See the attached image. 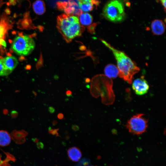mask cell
<instances>
[{"instance_id":"cell-2","label":"cell","mask_w":166,"mask_h":166,"mask_svg":"<svg viewBox=\"0 0 166 166\" xmlns=\"http://www.w3.org/2000/svg\"><path fill=\"white\" fill-rule=\"evenodd\" d=\"M57 27L66 41L68 42L80 36L83 30L78 17L64 14L57 18Z\"/></svg>"},{"instance_id":"cell-31","label":"cell","mask_w":166,"mask_h":166,"mask_svg":"<svg viewBox=\"0 0 166 166\" xmlns=\"http://www.w3.org/2000/svg\"></svg>"},{"instance_id":"cell-16","label":"cell","mask_w":166,"mask_h":166,"mask_svg":"<svg viewBox=\"0 0 166 166\" xmlns=\"http://www.w3.org/2000/svg\"><path fill=\"white\" fill-rule=\"evenodd\" d=\"M59 130V128L53 129L51 127H49V128L48 132L50 134H51L53 135H55L56 137L60 136L58 132Z\"/></svg>"},{"instance_id":"cell-10","label":"cell","mask_w":166,"mask_h":166,"mask_svg":"<svg viewBox=\"0 0 166 166\" xmlns=\"http://www.w3.org/2000/svg\"><path fill=\"white\" fill-rule=\"evenodd\" d=\"M67 154L69 159L75 162L78 161L82 156L81 150L76 147L69 148L67 150Z\"/></svg>"},{"instance_id":"cell-19","label":"cell","mask_w":166,"mask_h":166,"mask_svg":"<svg viewBox=\"0 0 166 166\" xmlns=\"http://www.w3.org/2000/svg\"><path fill=\"white\" fill-rule=\"evenodd\" d=\"M0 44L5 47L6 46V43L3 39H0Z\"/></svg>"},{"instance_id":"cell-15","label":"cell","mask_w":166,"mask_h":166,"mask_svg":"<svg viewBox=\"0 0 166 166\" xmlns=\"http://www.w3.org/2000/svg\"><path fill=\"white\" fill-rule=\"evenodd\" d=\"M12 72L6 68L3 63L2 59H0V76H7Z\"/></svg>"},{"instance_id":"cell-12","label":"cell","mask_w":166,"mask_h":166,"mask_svg":"<svg viewBox=\"0 0 166 166\" xmlns=\"http://www.w3.org/2000/svg\"><path fill=\"white\" fill-rule=\"evenodd\" d=\"M33 7L34 12L38 15H42L45 11L44 2L42 0H37L33 4Z\"/></svg>"},{"instance_id":"cell-29","label":"cell","mask_w":166,"mask_h":166,"mask_svg":"<svg viewBox=\"0 0 166 166\" xmlns=\"http://www.w3.org/2000/svg\"><path fill=\"white\" fill-rule=\"evenodd\" d=\"M4 114H7L8 113V111L6 109L4 110L3 111Z\"/></svg>"},{"instance_id":"cell-4","label":"cell","mask_w":166,"mask_h":166,"mask_svg":"<svg viewBox=\"0 0 166 166\" xmlns=\"http://www.w3.org/2000/svg\"><path fill=\"white\" fill-rule=\"evenodd\" d=\"M35 46L34 40L29 36L25 35L17 36L14 38L12 44L11 49L18 55L27 56L32 52Z\"/></svg>"},{"instance_id":"cell-14","label":"cell","mask_w":166,"mask_h":166,"mask_svg":"<svg viewBox=\"0 0 166 166\" xmlns=\"http://www.w3.org/2000/svg\"><path fill=\"white\" fill-rule=\"evenodd\" d=\"M79 18L81 24L85 26L89 25L92 23L93 20L92 16L87 13L81 14Z\"/></svg>"},{"instance_id":"cell-20","label":"cell","mask_w":166,"mask_h":166,"mask_svg":"<svg viewBox=\"0 0 166 166\" xmlns=\"http://www.w3.org/2000/svg\"><path fill=\"white\" fill-rule=\"evenodd\" d=\"M48 111L50 113H53L55 111V109L52 106H50L49 108Z\"/></svg>"},{"instance_id":"cell-13","label":"cell","mask_w":166,"mask_h":166,"mask_svg":"<svg viewBox=\"0 0 166 166\" xmlns=\"http://www.w3.org/2000/svg\"><path fill=\"white\" fill-rule=\"evenodd\" d=\"M10 135L6 131L0 130V146L4 147L8 145L10 143Z\"/></svg>"},{"instance_id":"cell-23","label":"cell","mask_w":166,"mask_h":166,"mask_svg":"<svg viewBox=\"0 0 166 166\" xmlns=\"http://www.w3.org/2000/svg\"><path fill=\"white\" fill-rule=\"evenodd\" d=\"M57 118L59 119H62L64 118L63 114L61 113H60L57 114Z\"/></svg>"},{"instance_id":"cell-5","label":"cell","mask_w":166,"mask_h":166,"mask_svg":"<svg viewBox=\"0 0 166 166\" xmlns=\"http://www.w3.org/2000/svg\"><path fill=\"white\" fill-rule=\"evenodd\" d=\"M144 115L142 113L136 114L128 121L126 126L130 133L140 135L145 132L148 126V121L144 117Z\"/></svg>"},{"instance_id":"cell-8","label":"cell","mask_w":166,"mask_h":166,"mask_svg":"<svg viewBox=\"0 0 166 166\" xmlns=\"http://www.w3.org/2000/svg\"><path fill=\"white\" fill-rule=\"evenodd\" d=\"M152 31L154 35H161L164 32L165 26L161 20L155 19L152 21L151 25Z\"/></svg>"},{"instance_id":"cell-17","label":"cell","mask_w":166,"mask_h":166,"mask_svg":"<svg viewBox=\"0 0 166 166\" xmlns=\"http://www.w3.org/2000/svg\"><path fill=\"white\" fill-rule=\"evenodd\" d=\"M6 31V30L4 26L0 24V39H3Z\"/></svg>"},{"instance_id":"cell-18","label":"cell","mask_w":166,"mask_h":166,"mask_svg":"<svg viewBox=\"0 0 166 166\" xmlns=\"http://www.w3.org/2000/svg\"><path fill=\"white\" fill-rule=\"evenodd\" d=\"M72 128L73 131H77L79 130V128L78 125L74 124L72 126Z\"/></svg>"},{"instance_id":"cell-22","label":"cell","mask_w":166,"mask_h":166,"mask_svg":"<svg viewBox=\"0 0 166 166\" xmlns=\"http://www.w3.org/2000/svg\"><path fill=\"white\" fill-rule=\"evenodd\" d=\"M18 113L15 111H12L11 113V115L13 117H16L18 115Z\"/></svg>"},{"instance_id":"cell-27","label":"cell","mask_w":166,"mask_h":166,"mask_svg":"<svg viewBox=\"0 0 166 166\" xmlns=\"http://www.w3.org/2000/svg\"><path fill=\"white\" fill-rule=\"evenodd\" d=\"M38 147L40 148H43V145L42 143H40L38 144Z\"/></svg>"},{"instance_id":"cell-11","label":"cell","mask_w":166,"mask_h":166,"mask_svg":"<svg viewBox=\"0 0 166 166\" xmlns=\"http://www.w3.org/2000/svg\"><path fill=\"white\" fill-rule=\"evenodd\" d=\"M105 75L110 78H115L118 75L119 71L117 67L113 64L106 65L104 69Z\"/></svg>"},{"instance_id":"cell-28","label":"cell","mask_w":166,"mask_h":166,"mask_svg":"<svg viewBox=\"0 0 166 166\" xmlns=\"http://www.w3.org/2000/svg\"><path fill=\"white\" fill-rule=\"evenodd\" d=\"M89 164V162H88L86 161L84 163L83 165H84L86 166L88 165Z\"/></svg>"},{"instance_id":"cell-25","label":"cell","mask_w":166,"mask_h":166,"mask_svg":"<svg viewBox=\"0 0 166 166\" xmlns=\"http://www.w3.org/2000/svg\"><path fill=\"white\" fill-rule=\"evenodd\" d=\"M85 83H90V80L89 78H86L85 79Z\"/></svg>"},{"instance_id":"cell-9","label":"cell","mask_w":166,"mask_h":166,"mask_svg":"<svg viewBox=\"0 0 166 166\" xmlns=\"http://www.w3.org/2000/svg\"><path fill=\"white\" fill-rule=\"evenodd\" d=\"M6 68L12 72L18 63L17 58L14 56H8L2 58Z\"/></svg>"},{"instance_id":"cell-24","label":"cell","mask_w":166,"mask_h":166,"mask_svg":"<svg viewBox=\"0 0 166 166\" xmlns=\"http://www.w3.org/2000/svg\"><path fill=\"white\" fill-rule=\"evenodd\" d=\"M66 95L68 96H70L72 94V92L70 90H68L66 92Z\"/></svg>"},{"instance_id":"cell-7","label":"cell","mask_w":166,"mask_h":166,"mask_svg":"<svg viewBox=\"0 0 166 166\" xmlns=\"http://www.w3.org/2000/svg\"><path fill=\"white\" fill-rule=\"evenodd\" d=\"M100 2L97 0H82L78 1V4L80 9L84 12L92 10L94 6H97Z\"/></svg>"},{"instance_id":"cell-3","label":"cell","mask_w":166,"mask_h":166,"mask_svg":"<svg viewBox=\"0 0 166 166\" xmlns=\"http://www.w3.org/2000/svg\"><path fill=\"white\" fill-rule=\"evenodd\" d=\"M103 15L106 19L112 22H122L125 17L123 2L121 0H112L108 2L103 8Z\"/></svg>"},{"instance_id":"cell-1","label":"cell","mask_w":166,"mask_h":166,"mask_svg":"<svg viewBox=\"0 0 166 166\" xmlns=\"http://www.w3.org/2000/svg\"><path fill=\"white\" fill-rule=\"evenodd\" d=\"M102 43L112 52L117 61L118 75L128 83H132L134 75L140 70L136 63L124 52L118 50L106 41L101 40Z\"/></svg>"},{"instance_id":"cell-21","label":"cell","mask_w":166,"mask_h":166,"mask_svg":"<svg viewBox=\"0 0 166 166\" xmlns=\"http://www.w3.org/2000/svg\"><path fill=\"white\" fill-rule=\"evenodd\" d=\"M160 2L162 3V5L163 6L164 8V10L165 12H166V0H160Z\"/></svg>"},{"instance_id":"cell-6","label":"cell","mask_w":166,"mask_h":166,"mask_svg":"<svg viewBox=\"0 0 166 166\" xmlns=\"http://www.w3.org/2000/svg\"><path fill=\"white\" fill-rule=\"evenodd\" d=\"M132 87L135 93L139 95H143L147 93L149 88L148 83L144 79V76L134 80L132 83Z\"/></svg>"},{"instance_id":"cell-26","label":"cell","mask_w":166,"mask_h":166,"mask_svg":"<svg viewBox=\"0 0 166 166\" xmlns=\"http://www.w3.org/2000/svg\"><path fill=\"white\" fill-rule=\"evenodd\" d=\"M57 121L56 120H54L53 121L52 124L53 126H55L57 124Z\"/></svg>"},{"instance_id":"cell-30","label":"cell","mask_w":166,"mask_h":166,"mask_svg":"<svg viewBox=\"0 0 166 166\" xmlns=\"http://www.w3.org/2000/svg\"><path fill=\"white\" fill-rule=\"evenodd\" d=\"M54 78L55 79H58V77L57 75H55V76H54Z\"/></svg>"}]
</instances>
